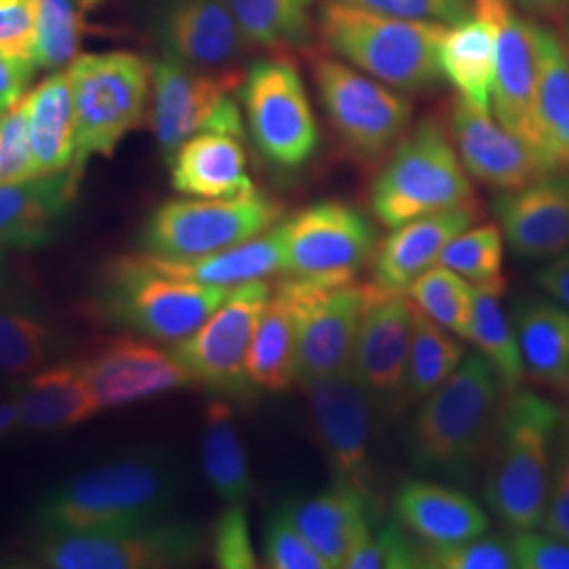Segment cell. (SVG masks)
Masks as SVG:
<instances>
[{"mask_svg":"<svg viewBox=\"0 0 569 569\" xmlns=\"http://www.w3.org/2000/svg\"><path fill=\"white\" fill-rule=\"evenodd\" d=\"M509 287L475 284V317L472 340L479 352L498 371L502 385L509 392L521 388L526 378V366L517 340L515 326L502 306Z\"/></svg>","mask_w":569,"mask_h":569,"instance_id":"38","label":"cell"},{"mask_svg":"<svg viewBox=\"0 0 569 569\" xmlns=\"http://www.w3.org/2000/svg\"><path fill=\"white\" fill-rule=\"evenodd\" d=\"M395 515L427 547H453L489 531L486 509L468 493L439 481L413 479L395 493Z\"/></svg>","mask_w":569,"mask_h":569,"instance_id":"24","label":"cell"},{"mask_svg":"<svg viewBox=\"0 0 569 569\" xmlns=\"http://www.w3.org/2000/svg\"><path fill=\"white\" fill-rule=\"evenodd\" d=\"M150 258L167 274L220 287H237L266 279L270 274H283L284 270L283 237L279 224L243 243L226 247L222 251L197 260H164L157 256Z\"/></svg>","mask_w":569,"mask_h":569,"instance_id":"32","label":"cell"},{"mask_svg":"<svg viewBox=\"0 0 569 569\" xmlns=\"http://www.w3.org/2000/svg\"><path fill=\"white\" fill-rule=\"evenodd\" d=\"M152 63L150 124L161 154H171L199 133L243 138V110L234 98L244 74L237 70H201L163 53Z\"/></svg>","mask_w":569,"mask_h":569,"instance_id":"10","label":"cell"},{"mask_svg":"<svg viewBox=\"0 0 569 569\" xmlns=\"http://www.w3.org/2000/svg\"><path fill=\"white\" fill-rule=\"evenodd\" d=\"M515 331L526 376L538 385H569V310L555 300L526 298L515 306Z\"/></svg>","mask_w":569,"mask_h":569,"instance_id":"31","label":"cell"},{"mask_svg":"<svg viewBox=\"0 0 569 569\" xmlns=\"http://www.w3.org/2000/svg\"><path fill=\"white\" fill-rule=\"evenodd\" d=\"M272 291L264 279L232 287L224 305L171 348L194 387L218 397H244L253 390L247 378V357Z\"/></svg>","mask_w":569,"mask_h":569,"instance_id":"15","label":"cell"},{"mask_svg":"<svg viewBox=\"0 0 569 569\" xmlns=\"http://www.w3.org/2000/svg\"><path fill=\"white\" fill-rule=\"evenodd\" d=\"M279 289L298 310V385L350 373L366 283L284 277Z\"/></svg>","mask_w":569,"mask_h":569,"instance_id":"16","label":"cell"},{"mask_svg":"<svg viewBox=\"0 0 569 569\" xmlns=\"http://www.w3.org/2000/svg\"><path fill=\"white\" fill-rule=\"evenodd\" d=\"M16 430H20V403H18V397L0 401V439L11 437Z\"/></svg>","mask_w":569,"mask_h":569,"instance_id":"54","label":"cell"},{"mask_svg":"<svg viewBox=\"0 0 569 569\" xmlns=\"http://www.w3.org/2000/svg\"><path fill=\"white\" fill-rule=\"evenodd\" d=\"M284 277L345 283L355 281L378 247L366 213L342 201H319L279 222Z\"/></svg>","mask_w":569,"mask_h":569,"instance_id":"14","label":"cell"},{"mask_svg":"<svg viewBox=\"0 0 569 569\" xmlns=\"http://www.w3.org/2000/svg\"><path fill=\"white\" fill-rule=\"evenodd\" d=\"M493 213L510 249L526 260H552L569 251V171L498 192Z\"/></svg>","mask_w":569,"mask_h":569,"instance_id":"22","label":"cell"},{"mask_svg":"<svg viewBox=\"0 0 569 569\" xmlns=\"http://www.w3.org/2000/svg\"><path fill=\"white\" fill-rule=\"evenodd\" d=\"M475 192L458 150L441 121L428 117L397 143L371 183V211L387 228L428 213L472 203Z\"/></svg>","mask_w":569,"mask_h":569,"instance_id":"6","label":"cell"},{"mask_svg":"<svg viewBox=\"0 0 569 569\" xmlns=\"http://www.w3.org/2000/svg\"><path fill=\"white\" fill-rule=\"evenodd\" d=\"M413 319L416 305L406 291L366 283V302L350 373L385 409L406 406L403 387Z\"/></svg>","mask_w":569,"mask_h":569,"instance_id":"18","label":"cell"},{"mask_svg":"<svg viewBox=\"0 0 569 569\" xmlns=\"http://www.w3.org/2000/svg\"><path fill=\"white\" fill-rule=\"evenodd\" d=\"M425 568L420 542L401 523L369 529L348 555L342 569H418Z\"/></svg>","mask_w":569,"mask_h":569,"instance_id":"43","label":"cell"},{"mask_svg":"<svg viewBox=\"0 0 569 569\" xmlns=\"http://www.w3.org/2000/svg\"><path fill=\"white\" fill-rule=\"evenodd\" d=\"M542 528L550 536L569 542V451L550 472Z\"/></svg>","mask_w":569,"mask_h":569,"instance_id":"51","label":"cell"},{"mask_svg":"<svg viewBox=\"0 0 569 569\" xmlns=\"http://www.w3.org/2000/svg\"><path fill=\"white\" fill-rule=\"evenodd\" d=\"M180 470L164 449L117 456L49 489L34 509L39 531L127 528L169 519Z\"/></svg>","mask_w":569,"mask_h":569,"instance_id":"1","label":"cell"},{"mask_svg":"<svg viewBox=\"0 0 569 569\" xmlns=\"http://www.w3.org/2000/svg\"><path fill=\"white\" fill-rule=\"evenodd\" d=\"M515 568L569 569V542L536 529L517 531L510 540Z\"/></svg>","mask_w":569,"mask_h":569,"instance_id":"50","label":"cell"},{"mask_svg":"<svg viewBox=\"0 0 569 569\" xmlns=\"http://www.w3.org/2000/svg\"><path fill=\"white\" fill-rule=\"evenodd\" d=\"M253 390L284 392L298 385V310L279 287L272 291L247 357Z\"/></svg>","mask_w":569,"mask_h":569,"instance_id":"33","label":"cell"},{"mask_svg":"<svg viewBox=\"0 0 569 569\" xmlns=\"http://www.w3.org/2000/svg\"><path fill=\"white\" fill-rule=\"evenodd\" d=\"M422 547L425 568L432 569H510L515 568L510 540L491 536L475 538L453 547Z\"/></svg>","mask_w":569,"mask_h":569,"instance_id":"45","label":"cell"},{"mask_svg":"<svg viewBox=\"0 0 569 569\" xmlns=\"http://www.w3.org/2000/svg\"><path fill=\"white\" fill-rule=\"evenodd\" d=\"M509 390L481 352H470L441 387L420 401L409 435L411 465L422 475L470 483L489 458Z\"/></svg>","mask_w":569,"mask_h":569,"instance_id":"2","label":"cell"},{"mask_svg":"<svg viewBox=\"0 0 569 569\" xmlns=\"http://www.w3.org/2000/svg\"><path fill=\"white\" fill-rule=\"evenodd\" d=\"M262 552L272 569H329L326 559L279 509L266 521Z\"/></svg>","mask_w":569,"mask_h":569,"instance_id":"46","label":"cell"},{"mask_svg":"<svg viewBox=\"0 0 569 569\" xmlns=\"http://www.w3.org/2000/svg\"><path fill=\"white\" fill-rule=\"evenodd\" d=\"M350 7L403 20L437 21L453 26L475 13L472 0H336Z\"/></svg>","mask_w":569,"mask_h":569,"instance_id":"48","label":"cell"},{"mask_svg":"<svg viewBox=\"0 0 569 569\" xmlns=\"http://www.w3.org/2000/svg\"><path fill=\"white\" fill-rule=\"evenodd\" d=\"M515 2L536 13H561L569 9V0H515Z\"/></svg>","mask_w":569,"mask_h":569,"instance_id":"55","label":"cell"},{"mask_svg":"<svg viewBox=\"0 0 569 569\" xmlns=\"http://www.w3.org/2000/svg\"><path fill=\"white\" fill-rule=\"evenodd\" d=\"M34 72V61L13 58L0 51V114L11 110L26 96Z\"/></svg>","mask_w":569,"mask_h":569,"instance_id":"52","label":"cell"},{"mask_svg":"<svg viewBox=\"0 0 569 569\" xmlns=\"http://www.w3.org/2000/svg\"><path fill=\"white\" fill-rule=\"evenodd\" d=\"M505 232L498 224L470 226L441 251L437 264L468 283L509 287L505 279Z\"/></svg>","mask_w":569,"mask_h":569,"instance_id":"41","label":"cell"},{"mask_svg":"<svg viewBox=\"0 0 569 569\" xmlns=\"http://www.w3.org/2000/svg\"><path fill=\"white\" fill-rule=\"evenodd\" d=\"M327 49L399 91H427L443 81L439 47L448 30L437 21L403 20L327 0L319 9Z\"/></svg>","mask_w":569,"mask_h":569,"instance_id":"5","label":"cell"},{"mask_svg":"<svg viewBox=\"0 0 569 569\" xmlns=\"http://www.w3.org/2000/svg\"><path fill=\"white\" fill-rule=\"evenodd\" d=\"M239 100L249 136L268 163L296 171L315 159L321 131L296 63L279 58L251 63Z\"/></svg>","mask_w":569,"mask_h":569,"instance_id":"11","label":"cell"},{"mask_svg":"<svg viewBox=\"0 0 569 569\" xmlns=\"http://www.w3.org/2000/svg\"><path fill=\"white\" fill-rule=\"evenodd\" d=\"M58 338L32 308L0 302V376H32L49 363Z\"/></svg>","mask_w":569,"mask_h":569,"instance_id":"39","label":"cell"},{"mask_svg":"<svg viewBox=\"0 0 569 569\" xmlns=\"http://www.w3.org/2000/svg\"><path fill=\"white\" fill-rule=\"evenodd\" d=\"M16 397L26 432H61L102 411L79 366L42 367Z\"/></svg>","mask_w":569,"mask_h":569,"instance_id":"28","label":"cell"},{"mask_svg":"<svg viewBox=\"0 0 569 569\" xmlns=\"http://www.w3.org/2000/svg\"><path fill=\"white\" fill-rule=\"evenodd\" d=\"M203 550L199 528L163 519L157 523L87 531H39L37 568L164 569L192 563Z\"/></svg>","mask_w":569,"mask_h":569,"instance_id":"9","label":"cell"},{"mask_svg":"<svg viewBox=\"0 0 569 569\" xmlns=\"http://www.w3.org/2000/svg\"><path fill=\"white\" fill-rule=\"evenodd\" d=\"M203 425L204 477L222 502L243 505L253 491V477L234 413L222 397L207 406Z\"/></svg>","mask_w":569,"mask_h":569,"instance_id":"35","label":"cell"},{"mask_svg":"<svg viewBox=\"0 0 569 569\" xmlns=\"http://www.w3.org/2000/svg\"><path fill=\"white\" fill-rule=\"evenodd\" d=\"M283 218L284 204L258 190L232 199H171L148 216L140 244L164 260H197L253 239Z\"/></svg>","mask_w":569,"mask_h":569,"instance_id":"8","label":"cell"},{"mask_svg":"<svg viewBox=\"0 0 569 569\" xmlns=\"http://www.w3.org/2000/svg\"><path fill=\"white\" fill-rule=\"evenodd\" d=\"M171 186L183 197L232 199L256 192L247 171L243 138L199 133L171 154Z\"/></svg>","mask_w":569,"mask_h":569,"instance_id":"26","label":"cell"},{"mask_svg":"<svg viewBox=\"0 0 569 569\" xmlns=\"http://www.w3.org/2000/svg\"><path fill=\"white\" fill-rule=\"evenodd\" d=\"M0 51L34 61L37 0H0Z\"/></svg>","mask_w":569,"mask_h":569,"instance_id":"49","label":"cell"},{"mask_svg":"<svg viewBox=\"0 0 569 569\" xmlns=\"http://www.w3.org/2000/svg\"><path fill=\"white\" fill-rule=\"evenodd\" d=\"M536 53V110L545 152L555 171H569V61L561 37L529 21Z\"/></svg>","mask_w":569,"mask_h":569,"instance_id":"30","label":"cell"},{"mask_svg":"<svg viewBox=\"0 0 569 569\" xmlns=\"http://www.w3.org/2000/svg\"><path fill=\"white\" fill-rule=\"evenodd\" d=\"M81 178L68 169L58 176L0 186V247L37 249L51 243L77 201Z\"/></svg>","mask_w":569,"mask_h":569,"instance_id":"25","label":"cell"},{"mask_svg":"<svg viewBox=\"0 0 569 569\" xmlns=\"http://www.w3.org/2000/svg\"><path fill=\"white\" fill-rule=\"evenodd\" d=\"M448 131L468 176L496 192L523 188L552 171L488 106L458 96L449 108Z\"/></svg>","mask_w":569,"mask_h":569,"instance_id":"19","label":"cell"},{"mask_svg":"<svg viewBox=\"0 0 569 569\" xmlns=\"http://www.w3.org/2000/svg\"><path fill=\"white\" fill-rule=\"evenodd\" d=\"M557 427L559 409L545 397L521 388L507 395L483 491L491 515L515 533L542 526Z\"/></svg>","mask_w":569,"mask_h":569,"instance_id":"4","label":"cell"},{"mask_svg":"<svg viewBox=\"0 0 569 569\" xmlns=\"http://www.w3.org/2000/svg\"><path fill=\"white\" fill-rule=\"evenodd\" d=\"M81 18L82 0H37V68L60 70L77 60Z\"/></svg>","mask_w":569,"mask_h":569,"instance_id":"42","label":"cell"},{"mask_svg":"<svg viewBox=\"0 0 569 569\" xmlns=\"http://www.w3.org/2000/svg\"><path fill=\"white\" fill-rule=\"evenodd\" d=\"M406 293L435 323L446 327L462 342L472 340L475 284L465 277L446 266H430L407 287Z\"/></svg>","mask_w":569,"mask_h":569,"instance_id":"40","label":"cell"},{"mask_svg":"<svg viewBox=\"0 0 569 569\" xmlns=\"http://www.w3.org/2000/svg\"><path fill=\"white\" fill-rule=\"evenodd\" d=\"M561 42H563V49H566V56H568L569 61V21L568 26H566V32H563V37H561Z\"/></svg>","mask_w":569,"mask_h":569,"instance_id":"56","label":"cell"},{"mask_svg":"<svg viewBox=\"0 0 569 569\" xmlns=\"http://www.w3.org/2000/svg\"><path fill=\"white\" fill-rule=\"evenodd\" d=\"M439 66L460 98L491 108L496 79V37L486 18L472 13L468 20L448 26L439 47Z\"/></svg>","mask_w":569,"mask_h":569,"instance_id":"34","label":"cell"},{"mask_svg":"<svg viewBox=\"0 0 569 569\" xmlns=\"http://www.w3.org/2000/svg\"><path fill=\"white\" fill-rule=\"evenodd\" d=\"M312 77L327 119L359 161L378 163L406 138L413 106L392 87L333 58L315 61Z\"/></svg>","mask_w":569,"mask_h":569,"instance_id":"12","label":"cell"},{"mask_svg":"<svg viewBox=\"0 0 569 569\" xmlns=\"http://www.w3.org/2000/svg\"><path fill=\"white\" fill-rule=\"evenodd\" d=\"M4 268H7V262H4V251H2V247H0V283H2V279H4Z\"/></svg>","mask_w":569,"mask_h":569,"instance_id":"57","label":"cell"},{"mask_svg":"<svg viewBox=\"0 0 569 569\" xmlns=\"http://www.w3.org/2000/svg\"><path fill=\"white\" fill-rule=\"evenodd\" d=\"M77 110L72 171L82 176L93 157L110 159L122 138L146 117L152 63L131 51L82 53L66 70Z\"/></svg>","mask_w":569,"mask_h":569,"instance_id":"7","label":"cell"},{"mask_svg":"<svg viewBox=\"0 0 569 569\" xmlns=\"http://www.w3.org/2000/svg\"><path fill=\"white\" fill-rule=\"evenodd\" d=\"M211 550L218 568H258V557L243 505H228V509L218 517L211 536Z\"/></svg>","mask_w":569,"mask_h":569,"instance_id":"47","label":"cell"},{"mask_svg":"<svg viewBox=\"0 0 569 569\" xmlns=\"http://www.w3.org/2000/svg\"><path fill=\"white\" fill-rule=\"evenodd\" d=\"M467 357V346L416 306L413 336L407 357L403 403H418L441 387Z\"/></svg>","mask_w":569,"mask_h":569,"instance_id":"37","label":"cell"},{"mask_svg":"<svg viewBox=\"0 0 569 569\" xmlns=\"http://www.w3.org/2000/svg\"><path fill=\"white\" fill-rule=\"evenodd\" d=\"M479 218L481 207L472 201L392 228L373 251V281L392 291H407L425 270L439 262L441 251Z\"/></svg>","mask_w":569,"mask_h":569,"instance_id":"23","label":"cell"},{"mask_svg":"<svg viewBox=\"0 0 569 569\" xmlns=\"http://www.w3.org/2000/svg\"><path fill=\"white\" fill-rule=\"evenodd\" d=\"M232 287L167 274L143 251L106 262L96 308L106 323L161 345H180L224 305Z\"/></svg>","mask_w":569,"mask_h":569,"instance_id":"3","label":"cell"},{"mask_svg":"<svg viewBox=\"0 0 569 569\" xmlns=\"http://www.w3.org/2000/svg\"><path fill=\"white\" fill-rule=\"evenodd\" d=\"M369 509L366 498L336 483L317 496L287 500L281 507L329 569L345 568L348 555L371 529Z\"/></svg>","mask_w":569,"mask_h":569,"instance_id":"27","label":"cell"},{"mask_svg":"<svg viewBox=\"0 0 569 569\" xmlns=\"http://www.w3.org/2000/svg\"><path fill=\"white\" fill-rule=\"evenodd\" d=\"M100 409L129 406L164 392L194 387L173 352L150 340L121 336L77 363Z\"/></svg>","mask_w":569,"mask_h":569,"instance_id":"20","label":"cell"},{"mask_svg":"<svg viewBox=\"0 0 569 569\" xmlns=\"http://www.w3.org/2000/svg\"><path fill=\"white\" fill-rule=\"evenodd\" d=\"M536 283L555 302L569 310V251L552 258L549 264L536 272Z\"/></svg>","mask_w":569,"mask_h":569,"instance_id":"53","label":"cell"},{"mask_svg":"<svg viewBox=\"0 0 569 569\" xmlns=\"http://www.w3.org/2000/svg\"><path fill=\"white\" fill-rule=\"evenodd\" d=\"M28 136L39 176H58L74 163L77 110L66 72H56L26 93Z\"/></svg>","mask_w":569,"mask_h":569,"instance_id":"29","label":"cell"},{"mask_svg":"<svg viewBox=\"0 0 569 569\" xmlns=\"http://www.w3.org/2000/svg\"><path fill=\"white\" fill-rule=\"evenodd\" d=\"M472 9L491 23L496 37L491 110L550 167L536 110V53L529 21L521 18L515 0H472Z\"/></svg>","mask_w":569,"mask_h":569,"instance_id":"17","label":"cell"},{"mask_svg":"<svg viewBox=\"0 0 569 569\" xmlns=\"http://www.w3.org/2000/svg\"><path fill=\"white\" fill-rule=\"evenodd\" d=\"M39 169L28 136L26 96L0 114V186L37 180Z\"/></svg>","mask_w":569,"mask_h":569,"instance_id":"44","label":"cell"},{"mask_svg":"<svg viewBox=\"0 0 569 569\" xmlns=\"http://www.w3.org/2000/svg\"><path fill=\"white\" fill-rule=\"evenodd\" d=\"M251 47L298 49L312 39L315 0H226Z\"/></svg>","mask_w":569,"mask_h":569,"instance_id":"36","label":"cell"},{"mask_svg":"<svg viewBox=\"0 0 569 569\" xmlns=\"http://www.w3.org/2000/svg\"><path fill=\"white\" fill-rule=\"evenodd\" d=\"M152 30L163 53L201 70H234L251 49L226 0H157Z\"/></svg>","mask_w":569,"mask_h":569,"instance_id":"21","label":"cell"},{"mask_svg":"<svg viewBox=\"0 0 569 569\" xmlns=\"http://www.w3.org/2000/svg\"><path fill=\"white\" fill-rule=\"evenodd\" d=\"M312 428L323 449L333 483L376 502V413L378 401L352 373L302 385Z\"/></svg>","mask_w":569,"mask_h":569,"instance_id":"13","label":"cell"}]
</instances>
